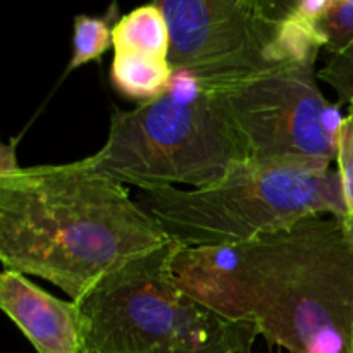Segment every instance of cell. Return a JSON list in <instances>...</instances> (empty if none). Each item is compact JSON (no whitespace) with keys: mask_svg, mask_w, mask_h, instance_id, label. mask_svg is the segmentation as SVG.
<instances>
[{"mask_svg":"<svg viewBox=\"0 0 353 353\" xmlns=\"http://www.w3.org/2000/svg\"><path fill=\"white\" fill-rule=\"evenodd\" d=\"M172 276L288 353H352L353 250L340 217L321 214L245 243L181 247Z\"/></svg>","mask_w":353,"mask_h":353,"instance_id":"1","label":"cell"},{"mask_svg":"<svg viewBox=\"0 0 353 353\" xmlns=\"http://www.w3.org/2000/svg\"><path fill=\"white\" fill-rule=\"evenodd\" d=\"M169 240L126 185L85 159L0 174L3 271L47 279L72 302Z\"/></svg>","mask_w":353,"mask_h":353,"instance_id":"2","label":"cell"},{"mask_svg":"<svg viewBox=\"0 0 353 353\" xmlns=\"http://www.w3.org/2000/svg\"><path fill=\"white\" fill-rule=\"evenodd\" d=\"M169 240L109 272L79 302L92 353H254L255 321L233 319L183 288Z\"/></svg>","mask_w":353,"mask_h":353,"instance_id":"3","label":"cell"},{"mask_svg":"<svg viewBox=\"0 0 353 353\" xmlns=\"http://www.w3.org/2000/svg\"><path fill=\"white\" fill-rule=\"evenodd\" d=\"M138 205L183 247L245 243L309 216H348L331 165L247 159L205 188L141 192Z\"/></svg>","mask_w":353,"mask_h":353,"instance_id":"4","label":"cell"},{"mask_svg":"<svg viewBox=\"0 0 353 353\" xmlns=\"http://www.w3.org/2000/svg\"><path fill=\"white\" fill-rule=\"evenodd\" d=\"M247 159L216 92L174 72L162 97L133 110H114L105 143L85 162L147 192L174 185L205 188Z\"/></svg>","mask_w":353,"mask_h":353,"instance_id":"5","label":"cell"},{"mask_svg":"<svg viewBox=\"0 0 353 353\" xmlns=\"http://www.w3.org/2000/svg\"><path fill=\"white\" fill-rule=\"evenodd\" d=\"M171 33L169 64L207 88L234 85L292 64H316L319 33L271 21L243 0H152Z\"/></svg>","mask_w":353,"mask_h":353,"instance_id":"6","label":"cell"},{"mask_svg":"<svg viewBox=\"0 0 353 353\" xmlns=\"http://www.w3.org/2000/svg\"><path fill=\"white\" fill-rule=\"evenodd\" d=\"M316 64H292L212 88L250 159L331 165L345 116L317 85Z\"/></svg>","mask_w":353,"mask_h":353,"instance_id":"7","label":"cell"},{"mask_svg":"<svg viewBox=\"0 0 353 353\" xmlns=\"http://www.w3.org/2000/svg\"><path fill=\"white\" fill-rule=\"evenodd\" d=\"M0 309L23 331L37 353H81L85 333L79 305L38 288L24 274L0 276Z\"/></svg>","mask_w":353,"mask_h":353,"instance_id":"8","label":"cell"},{"mask_svg":"<svg viewBox=\"0 0 353 353\" xmlns=\"http://www.w3.org/2000/svg\"><path fill=\"white\" fill-rule=\"evenodd\" d=\"M174 79L169 59L140 52H114L110 81L114 88L130 100L145 103L164 95Z\"/></svg>","mask_w":353,"mask_h":353,"instance_id":"9","label":"cell"},{"mask_svg":"<svg viewBox=\"0 0 353 353\" xmlns=\"http://www.w3.org/2000/svg\"><path fill=\"white\" fill-rule=\"evenodd\" d=\"M114 52L128 50L169 59L171 33L162 10L154 2L121 16L114 26Z\"/></svg>","mask_w":353,"mask_h":353,"instance_id":"10","label":"cell"},{"mask_svg":"<svg viewBox=\"0 0 353 353\" xmlns=\"http://www.w3.org/2000/svg\"><path fill=\"white\" fill-rule=\"evenodd\" d=\"M121 19L117 2L110 3L103 16L74 17V34H72V57L68 64V72L81 68L92 61H100L102 55L114 47V26Z\"/></svg>","mask_w":353,"mask_h":353,"instance_id":"11","label":"cell"},{"mask_svg":"<svg viewBox=\"0 0 353 353\" xmlns=\"http://www.w3.org/2000/svg\"><path fill=\"white\" fill-rule=\"evenodd\" d=\"M324 50L336 55L353 43V0L334 2L317 23Z\"/></svg>","mask_w":353,"mask_h":353,"instance_id":"12","label":"cell"},{"mask_svg":"<svg viewBox=\"0 0 353 353\" xmlns=\"http://www.w3.org/2000/svg\"><path fill=\"white\" fill-rule=\"evenodd\" d=\"M317 78L326 81L340 95L341 102H353V43L347 50L330 55Z\"/></svg>","mask_w":353,"mask_h":353,"instance_id":"13","label":"cell"},{"mask_svg":"<svg viewBox=\"0 0 353 353\" xmlns=\"http://www.w3.org/2000/svg\"><path fill=\"white\" fill-rule=\"evenodd\" d=\"M336 164L341 176V185H343L348 216H353V102H350L348 114L345 116L343 126H341Z\"/></svg>","mask_w":353,"mask_h":353,"instance_id":"14","label":"cell"},{"mask_svg":"<svg viewBox=\"0 0 353 353\" xmlns=\"http://www.w3.org/2000/svg\"><path fill=\"white\" fill-rule=\"evenodd\" d=\"M21 169L16 161V141H10L9 145H3L0 150V174H9V172Z\"/></svg>","mask_w":353,"mask_h":353,"instance_id":"15","label":"cell"},{"mask_svg":"<svg viewBox=\"0 0 353 353\" xmlns=\"http://www.w3.org/2000/svg\"><path fill=\"white\" fill-rule=\"evenodd\" d=\"M341 224H343V231H345V236H347V241L350 243L353 250V216L343 217V219H341Z\"/></svg>","mask_w":353,"mask_h":353,"instance_id":"16","label":"cell"},{"mask_svg":"<svg viewBox=\"0 0 353 353\" xmlns=\"http://www.w3.org/2000/svg\"><path fill=\"white\" fill-rule=\"evenodd\" d=\"M243 2H247L252 9H255L259 14L265 17V0H243Z\"/></svg>","mask_w":353,"mask_h":353,"instance_id":"17","label":"cell"},{"mask_svg":"<svg viewBox=\"0 0 353 353\" xmlns=\"http://www.w3.org/2000/svg\"><path fill=\"white\" fill-rule=\"evenodd\" d=\"M81 353H92V352H88V350H83Z\"/></svg>","mask_w":353,"mask_h":353,"instance_id":"18","label":"cell"},{"mask_svg":"<svg viewBox=\"0 0 353 353\" xmlns=\"http://www.w3.org/2000/svg\"><path fill=\"white\" fill-rule=\"evenodd\" d=\"M352 353H353V341H352Z\"/></svg>","mask_w":353,"mask_h":353,"instance_id":"19","label":"cell"}]
</instances>
